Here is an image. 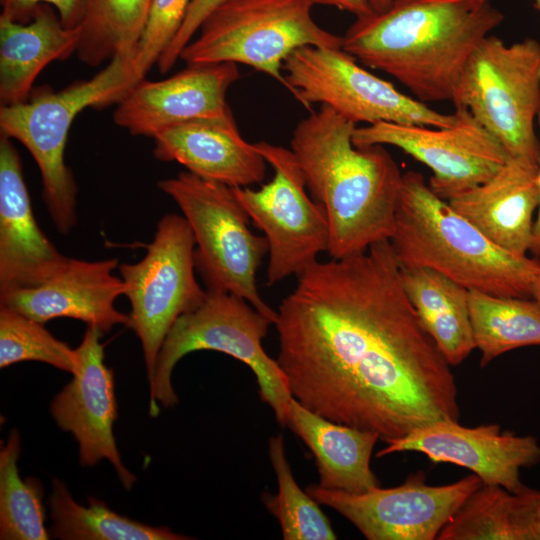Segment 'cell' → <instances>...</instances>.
<instances>
[{"label": "cell", "instance_id": "24", "mask_svg": "<svg viewBox=\"0 0 540 540\" xmlns=\"http://www.w3.org/2000/svg\"><path fill=\"white\" fill-rule=\"evenodd\" d=\"M405 292L418 318L451 366L476 348L469 311L470 290L424 267L401 268Z\"/></svg>", "mask_w": 540, "mask_h": 540}, {"label": "cell", "instance_id": "30", "mask_svg": "<svg viewBox=\"0 0 540 540\" xmlns=\"http://www.w3.org/2000/svg\"><path fill=\"white\" fill-rule=\"evenodd\" d=\"M269 457L278 483L276 495L264 494L267 509L279 521L285 540H334L332 526L319 503L297 484L281 434L269 439Z\"/></svg>", "mask_w": 540, "mask_h": 540}, {"label": "cell", "instance_id": "25", "mask_svg": "<svg viewBox=\"0 0 540 540\" xmlns=\"http://www.w3.org/2000/svg\"><path fill=\"white\" fill-rule=\"evenodd\" d=\"M538 490L510 492L482 484L444 526L438 540H533Z\"/></svg>", "mask_w": 540, "mask_h": 540}, {"label": "cell", "instance_id": "2", "mask_svg": "<svg viewBox=\"0 0 540 540\" xmlns=\"http://www.w3.org/2000/svg\"><path fill=\"white\" fill-rule=\"evenodd\" d=\"M503 20L491 0H392L385 11L357 18L342 49L422 103L452 102L470 55Z\"/></svg>", "mask_w": 540, "mask_h": 540}, {"label": "cell", "instance_id": "27", "mask_svg": "<svg viewBox=\"0 0 540 540\" xmlns=\"http://www.w3.org/2000/svg\"><path fill=\"white\" fill-rule=\"evenodd\" d=\"M51 536L64 540H186L168 527H154L122 516L105 502L88 498V505L77 503L67 487L52 480L49 496Z\"/></svg>", "mask_w": 540, "mask_h": 540}, {"label": "cell", "instance_id": "17", "mask_svg": "<svg viewBox=\"0 0 540 540\" xmlns=\"http://www.w3.org/2000/svg\"><path fill=\"white\" fill-rule=\"evenodd\" d=\"M240 77L236 63L194 64L159 81L141 79L117 103L116 125L135 136L154 137L185 121L231 117L229 87Z\"/></svg>", "mask_w": 540, "mask_h": 540}, {"label": "cell", "instance_id": "29", "mask_svg": "<svg viewBox=\"0 0 540 540\" xmlns=\"http://www.w3.org/2000/svg\"><path fill=\"white\" fill-rule=\"evenodd\" d=\"M20 434L12 430L0 451V539L47 540L43 487L36 478L23 480L17 460Z\"/></svg>", "mask_w": 540, "mask_h": 540}, {"label": "cell", "instance_id": "15", "mask_svg": "<svg viewBox=\"0 0 540 540\" xmlns=\"http://www.w3.org/2000/svg\"><path fill=\"white\" fill-rule=\"evenodd\" d=\"M377 457L398 452H419L432 463H450L470 470L485 485L510 492L524 484L520 471L540 463V444L530 435L503 431L499 424L465 427L456 420H438L391 440Z\"/></svg>", "mask_w": 540, "mask_h": 540}, {"label": "cell", "instance_id": "31", "mask_svg": "<svg viewBox=\"0 0 540 540\" xmlns=\"http://www.w3.org/2000/svg\"><path fill=\"white\" fill-rule=\"evenodd\" d=\"M23 361H39L75 373V349L55 338L38 322L0 304V368Z\"/></svg>", "mask_w": 540, "mask_h": 540}, {"label": "cell", "instance_id": "20", "mask_svg": "<svg viewBox=\"0 0 540 540\" xmlns=\"http://www.w3.org/2000/svg\"><path fill=\"white\" fill-rule=\"evenodd\" d=\"M153 153L187 171L231 187H250L265 179L267 161L240 134L233 116L185 121L159 131Z\"/></svg>", "mask_w": 540, "mask_h": 540}, {"label": "cell", "instance_id": "39", "mask_svg": "<svg viewBox=\"0 0 540 540\" xmlns=\"http://www.w3.org/2000/svg\"><path fill=\"white\" fill-rule=\"evenodd\" d=\"M532 298L540 303V268L534 280Z\"/></svg>", "mask_w": 540, "mask_h": 540}, {"label": "cell", "instance_id": "23", "mask_svg": "<svg viewBox=\"0 0 540 540\" xmlns=\"http://www.w3.org/2000/svg\"><path fill=\"white\" fill-rule=\"evenodd\" d=\"M288 427L312 452L319 486L349 493H364L380 485L370 467L379 435L331 421L292 397Z\"/></svg>", "mask_w": 540, "mask_h": 540}, {"label": "cell", "instance_id": "3", "mask_svg": "<svg viewBox=\"0 0 540 540\" xmlns=\"http://www.w3.org/2000/svg\"><path fill=\"white\" fill-rule=\"evenodd\" d=\"M356 125L321 105L295 127L293 152L329 223L328 253L341 259L390 240L402 173L384 145L356 146Z\"/></svg>", "mask_w": 540, "mask_h": 540}, {"label": "cell", "instance_id": "9", "mask_svg": "<svg viewBox=\"0 0 540 540\" xmlns=\"http://www.w3.org/2000/svg\"><path fill=\"white\" fill-rule=\"evenodd\" d=\"M310 0H225L181 52L187 65L232 62L251 66L283 86L282 66L304 46L342 48V36L320 27Z\"/></svg>", "mask_w": 540, "mask_h": 540}, {"label": "cell", "instance_id": "36", "mask_svg": "<svg viewBox=\"0 0 540 540\" xmlns=\"http://www.w3.org/2000/svg\"><path fill=\"white\" fill-rule=\"evenodd\" d=\"M536 124L538 126V131H539V134H538V138H539V158H538V167H537L538 184H539V206H538V215H537L536 220L534 221L533 237H532V243H531L529 251L534 256L540 258V111H539L538 116H537Z\"/></svg>", "mask_w": 540, "mask_h": 540}, {"label": "cell", "instance_id": "40", "mask_svg": "<svg viewBox=\"0 0 540 540\" xmlns=\"http://www.w3.org/2000/svg\"><path fill=\"white\" fill-rule=\"evenodd\" d=\"M534 7L540 12V0H533Z\"/></svg>", "mask_w": 540, "mask_h": 540}, {"label": "cell", "instance_id": "10", "mask_svg": "<svg viewBox=\"0 0 540 540\" xmlns=\"http://www.w3.org/2000/svg\"><path fill=\"white\" fill-rule=\"evenodd\" d=\"M285 87L307 109L332 108L354 123L377 122L449 127L455 111L443 114L412 98L357 64L342 48L304 46L283 62Z\"/></svg>", "mask_w": 540, "mask_h": 540}, {"label": "cell", "instance_id": "34", "mask_svg": "<svg viewBox=\"0 0 540 540\" xmlns=\"http://www.w3.org/2000/svg\"><path fill=\"white\" fill-rule=\"evenodd\" d=\"M1 16L12 21L29 22L42 4L53 5L61 22L68 28L78 27L83 15L84 0H0Z\"/></svg>", "mask_w": 540, "mask_h": 540}, {"label": "cell", "instance_id": "32", "mask_svg": "<svg viewBox=\"0 0 540 540\" xmlns=\"http://www.w3.org/2000/svg\"><path fill=\"white\" fill-rule=\"evenodd\" d=\"M192 0H152L138 42L133 74L136 83L145 78L181 27Z\"/></svg>", "mask_w": 540, "mask_h": 540}, {"label": "cell", "instance_id": "37", "mask_svg": "<svg viewBox=\"0 0 540 540\" xmlns=\"http://www.w3.org/2000/svg\"><path fill=\"white\" fill-rule=\"evenodd\" d=\"M533 540H540V491L537 497L535 508L534 525H533Z\"/></svg>", "mask_w": 540, "mask_h": 540}, {"label": "cell", "instance_id": "28", "mask_svg": "<svg viewBox=\"0 0 540 540\" xmlns=\"http://www.w3.org/2000/svg\"><path fill=\"white\" fill-rule=\"evenodd\" d=\"M152 0H84L78 27L79 59L98 66L119 55H135Z\"/></svg>", "mask_w": 540, "mask_h": 540}, {"label": "cell", "instance_id": "8", "mask_svg": "<svg viewBox=\"0 0 540 540\" xmlns=\"http://www.w3.org/2000/svg\"><path fill=\"white\" fill-rule=\"evenodd\" d=\"M452 103L468 110L508 157L538 166L540 42L525 38L506 44L486 36L470 55Z\"/></svg>", "mask_w": 540, "mask_h": 540}, {"label": "cell", "instance_id": "33", "mask_svg": "<svg viewBox=\"0 0 540 540\" xmlns=\"http://www.w3.org/2000/svg\"><path fill=\"white\" fill-rule=\"evenodd\" d=\"M225 0H192L177 34L157 62L161 74L167 73L180 58L181 52L199 30L204 20Z\"/></svg>", "mask_w": 540, "mask_h": 540}, {"label": "cell", "instance_id": "14", "mask_svg": "<svg viewBox=\"0 0 540 540\" xmlns=\"http://www.w3.org/2000/svg\"><path fill=\"white\" fill-rule=\"evenodd\" d=\"M449 127L377 122L355 128L356 146L390 145L429 167L428 185L441 199L489 180L509 158L501 144L462 107Z\"/></svg>", "mask_w": 540, "mask_h": 540}, {"label": "cell", "instance_id": "22", "mask_svg": "<svg viewBox=\"0 0 540 540\" xmlns=\"http://www.w3.org/2000/svg\"><path fill=\"white\" fill-rule=\"evenodd\" d=\"M80 28L64 26L47 4L27 23L0 16V103L24 102L39 73L52 61L77 51Z\"/></svg>", "mask_w": 540, "mask_h": 540}, {"label": "cell", "instance_id": "7", "mask_svg": "<svg viewBox=\"0 0 540 540\" xmlns=\"http://www.w3.org/2000/svg\"><path fill=\"white\" fill-rule=\"evenodd\" d=\"M158 188L176 202L192 230L195 268L207 290L243 298L274 324L277 311L256 284L268 242L250 230L233 187L186 171L160 180Z\"/></svg>", "mask_w": 540, "mask_h": 540}, {"label": "cell", "instance_id": "12", "mask_svg": "<svg viewBox=\"0 0 540 540\" xmlns=\"http://www.w3.org/2000/svg\"><path fill=\"white\" fill-rule=\"evenodd\" d=\"M274 171L261 188L233 187L254 226L268 242L267 284L298 276L328 251L330 231L324 207L307 193L303 172L291 149L254 143Z\"/></svg>", "mask_w": 540, "mask_h": 540}, {"label": "cell", "instance_id": "5", "mask_svg": "<svg viewBox=\"0 0 540 540\" xmlns=\"http://www.w3.org/2000/svg\"><path fill=\"white\" fill-rule=\"evenodd\" d=\"M133 59L119 55L88 80L58 91L39 87L26 101L0 107V135L19 141L37 163L43 201L61 234L77 223V186L64 161L70 127L84 109L118 103L136 84Z\"/></svg>", "mask_w": 540, "mask_h": 540}, {"label": "cell", "instance_id": "6", "mask_svg": "<svg viewBox=\"0 0 540 540\" xmlns=\"http://www.w3.org/2000/svg\"><path fill=\"white\" fill-rule=\"evenodd\" d=\"M271 324L268 317L243 298L207 290L199 306L176 320L162 344L149 384L150 416H158L160 405L172 408L178 403L171 380L177 362L188 353L213 350L252 370L261 400L272 408L281 426H288L292 399L288 381L277 361L262 346Z\"/></svg>", "mask_w": 540, "mask_h": 540}, {"label": "cell", "instance_id": "1", "mask_svg": "<svg viewBox=\"0 0 540 540\" xmlns=\"http://www.w3.org/2000/svg\"><path fill=\"white\" fill-rule=\"evenodd\" d=\"M277 363L291 395L385 443L459 420L455 376L422 326L389 240L316 261L277 310Z\"/></svg>", "mask_w": 540, "mask_h": 540}, {"label": "cell", "instance_id": "4", "mask_svg": "<svg viewBox=\"0 0 540 540\" xmlns=\"http://www.w3.org/2000/svg\"><path fill=\"white\" fill-rule=\"evenodd\" d=\"M389 241L402 269L429 268L468 290L532 298L540 262L493 243L438 197L419 172L402 175Z\"/></svg>", "mask_w": 540, "mask_h": 540}, {"label": "cell", "instance_id": "38", "mask_svg": "<svg viewBox=\"0 0 540 540\" xmlns=\"http://www.w3.org/2000/svg\"><path fill=\"white\" fill-rule=\"evenodd\" d=\"M374 12H383L385 11L390 5L392 0H369Z\"/></svg>", "mask_w": 540, "mask_h": 540}, {"label": "cell", "instance_id": "16", "mask_svg": "<svg viewBox=\"0 0 540 540\" xmlns=\"http://www.w3.org/2000/svg\"><path fill=\"white\" fill-rule=\"evenodd\" d=\"M102 334L97 327L87 326L75 349L77 369L72 380L51 401L50 412L57 425L78 442L82 466L108 460L123 487L129 490L136 477L123 464L113 435L118 408L113 371L104 363Z\"/></svg>", "mask_w": 540, "mask_h": 540}, {"label": "cell", "instance_id": "21", "mask_svg": "<svg viewBox=\"0 0 540 540\" xmlns=\"http://www.w3.org/2000/svg\"><path fill=\"white\" fill-rule=\"evenodd\" d=\"M537 167L509 157L489 180L447 202L493 243L525 256L539 206Z\"/></svg>", "mask_w": 540, "mask_h": 540}, {"label": "cell", "instance_id": "26", "mask_svg": "<svg viewBox=\"0 0 540 540\" xmlns=\"http://www.w3.org/2000/svg\"><path fill=\"white\" fill-rule=\"evenodd\" d=\"M469 311L481 368L508 351L540 345V303L533 298L470 290Z\"/></svg>", "mask_w": 540, "mask_h": 540}, {"label": "cell", "instance_id": "19", "mask_svg": "<svg viewBox=\"0 0 540 540\" xmlns=\"http://www.w3.org/2000/svg\"><path fill=\"white\" fill-rule=\"evenodd\" d=\"M68 259L39 227L19 153L0 135V294L43 284Z\"/></svg>", "mask_w": 540, "mask_h": 540}, {"label": "cell", "instance_id": "11", "mask_svg": "<svg viewBox=\"0 0 540 540\" xmlns=\"http://www.w3.org/2000/svg\"><path fill=\"white\" fill-rule=\"evenodd\" d=\"M145 256L119 266L131 311L130 328L143 350L148 384L162 344L176 320L206 297L195 276V239L184 216L166 214L158 222Z\"/></svg>", "mask_w": 540, "mask_h": 540}, {"label": "cell", "instance_id": "18", "mask_svg": "<svg viewBox=\"0 0 540 540\" xmlns=\"http://www.w3.org/2000/svg\"><path fill=\"white\" fill-rule=\"evenodd\" d=\"M117 266V258H69L62 270L43 284L0 294V304L44 324L56 318H72L103 333L118 324L129 327V315L114 305L125 294L122 278L113 274Z\"/></svg>", "mask_w": 540, "mask_h": 540}, {"label": "cell", "instance_id": "13", "mask_svg": "<svg viewBox=\"0 0 540 540\" xmlns=\"http://www.w3.org/2000/svg\"><path fill=\"white\" fill-rule=\"evenodd\" d=\"M475 474L446 485H429L424 471L396 487L349 493L310 485L319 504L350 521L368 540H434L467 498L482 485Z\"/></svg>", "mask_w": 540, "mask_h": 540}, {"label": "cell", "instance_id": "35", "mask_svg": "<svg viewBox=\"0 0 540 540\" xmlns=\"http://www.w3.org/2000/svg\"><path fill=\"white\" fill-rule=\"evenodd\" d=\"M313 5L333 6L340 10L347 11L356 18L368 16L374 13L369 0H310Z\"/></svg>", "mask_w": 540, "mask_h": 540}]
</instances>
